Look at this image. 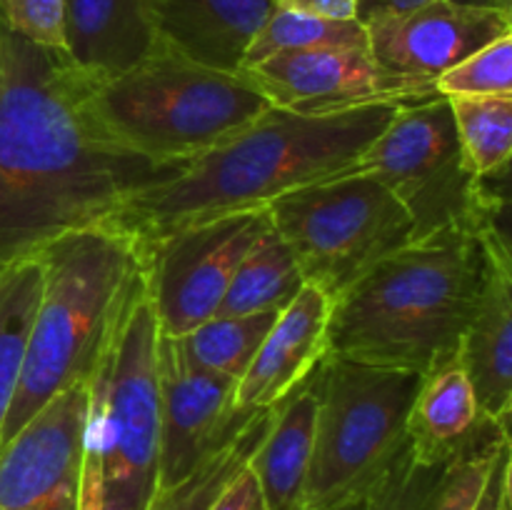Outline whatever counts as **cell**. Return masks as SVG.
I'll list each match as a JSON object with an SVG mask.
<instances>
[{"label":"cell","instance_id":"1","mask_svg":"<svg viewBox=\"0 0 512 510\" xmlns=\"http://www.w3.org/2000/svg\"><path fill=\"white\" fill-rule=\"evenodd\" d=\"M168 173L95 133L68 55L0 25V265L108 223L133 190Z\"/></svg>","mask_w":512,"mask_h":510},{"label":"cell","instance_id":"2","mask_svg":"<svg viewBox=\"0 0 512 510\" xmlns=\"http://www.w3.org/2000/svg\"><path fill=\"white\" fill-rule=\"evenodd\" d=\"M395 113L398 105L335 115L270 108L183 168L140 185L108 223L143 248L193 225L265 210L293 190L360 170Z\"/></svg>","mask_w":512,"mask_h":510},{"label":"cell","instance_id":"3","mask_svg":"<svg viewBox=\"0 0 512 510\" xmlns=\"http://www.w3.org/2000/svg\"><path fill=\"white\" fill-rule=\"evenodd\" d=\"M485 270L488 253L470 230L410 240L330 303L328 355L428 375L458 353Z\"/></svg>","mask_w":512,"mask_h":510},{"label":"cell","instance_id":"4","mask_svg":"<svg viewBox=\"0 0 512 510\" xmlns=\"http://www.w3.org/2000/svg\"><path fill=\"white\" fill-rule=\"evenodd\" d=\"M35 260L43 285L0 445L55 395L88 383L115 315L140 273L138 248L110 223L63 235Z\"/></svg>","mask_w":512,"mask_h":510},{"label":"cell","instance_id":"5","mask_svg":"<svg viewBox=\"0 0 512 510\" xmlns=\"http://www.w3.org/2000/svg\"><path fill=\"white\" fill-rule=\"evenodd\" d=\"M78 100L105 143L173 170L273 108L240 73L205 68L165 48L118 75L78 70Z\"/></svg>","mask_w":512,"mask_h":510},{"label":"cell","instance_id":"6","mask_svg":"<svg viewBox=\"0 0 512 510\" xmlns=\"http://www.w3.org/2000/svg\"><path fill=\"white\" fill-rule=\"evenodd\" d=\"M158 335L138 273L88 380L80 510H145L158 493Z\"/></svg>","mask_w":512,"mask_h":510},{"label":"cell","instance_id":"7","mask_svg":"<svg viewBox=\"0 0 512 510\" xmlns=\"http://www.w3.org/2000/svg\"><path fill=\"white\" fill-rule=\"evenodd\" d=\"M423 375L328 358L318 368V418L303 510L365 495L408 448V413Z\"/></svg>","mask_w":512,"mask_h":510},{"label":"cell","instance_id":"8","mask_svg":"<svg viewBox=\"0 0 512 510\" xmlns=\"http://www.w3.org/2000/svg\"><path fill=\"white\" fill-rule=\"evenodd\" d=\"M308 285L333 303L380 260L415 240L400 200L365 170L335 175L265 208Z\"/></svg>","mask_w":512,"mask_h":510},{"label":"cell","instance_id":"9","mask_svg":"<svg viewBox=\"0 0 512 510\" xmlns=\"http://www.w3.org/2000/svg\"><path fill=\"white\" fill-rule=\"evenodd\" d=\"M360 170L400 200L413 218L415 238L445 228L473 233L478 178L465 165L448 98L398 108L365 150Z\"/></svg>","mask_w":512,"mask_h":510},{"label":"cell","instance_id":"10","mask_svg":"<svg viewBox=\"0 0 512 510\" xmlns=\"http://www.w3.org/2000/svg\"><path fill=\"white\" fill-rule=\"evenodd\" d=\"M268 223L265 210L238 213L138 248L160 335L183 338L218 313L235 268Z\"/></svg>","mask_w":512,"mask_h":510},{"label":"cell","instance_id":"11","mask_svg":"<svg viewBox=\"0 0 512 510\" xmlns=\"http://www.w3.org/2000/svg\"><path fill=\"white\" fill-rule=\"evenodd\" d=\"M238 73L273 108L295 115H335L370 105L405 108L440 98L435 80L390 73L370 48L288 50Z\"/></svg>","mask_w":512,"mask_h":510},{"label":"cell","instance_id":"12","mask_svg":"<svg viewBox=\"0 0 512 510\" xmlns=\"http://www.w3.org/2000/svg\"><path fill=\"white\" fill-rule=\"evenodd\" d=\"M238 380L198 368L178 338L158 335V490L188 478L205 458L238 438L258 410L235 405Z\"/></svg>","mask_w":512,"mask_h":510},{"label":"cell","instance_id":"13","mask_svg":"<svg viewBox=\"0 0 512 510\" xmlns=\"http://www.w3.org/2000/svg\"><path fill=\"white\" fill-rule=\"evenodd\" d=\"M88 383L55 395L0 445V510H80Z\"/></svg>","mask_w":512,"mask_h":510},{"label":"cell","instance_id":"14","mask_svg":"<svg viewBox=\"0 0 512 510\" xmlns=\"http://www.w3.org/2000/svg\"><path fill=\"white\" fill-rule=\"evenodd\" d=\"M365 33L370 53L385 70L435 80L475 50L512 35V15L433 0L415 13L373 20Z\"/></svg>","mask_w":512,"mask_h":510},{"label":"cell","instance_id":"15","mask_svg":"<svg viewBox=\"0 0 512 510\" xmlns=\"http://www.w3.org/2000/svg\"><path fill=\"white\" fill-rule=\"evenodd\" d=\"M328 320L330 298L305 283L288 308L280 310L253 363L238 380L235 405L273 408L303 385L328 358Z\"/></svg>","mask_w":512,"mask_h":510},{"label":"cell","instance_id":"16","mask_svg":"<svg viewBox=\"0 0 512 510\" xmlns=\"http://www.w3.org/2000/svg\"><path fill=\"white\" fill-rule=\"evenodd\" d=\"M275 0H158L155 48L190 63L238 73Z\"/></svg>","mask_w":512,"mask_h":510},{"label":"cell","instance_id":"17","mask_svg":"<svg viewBox=\"0 0 512 510\" xmlns=\"http://www.w3.org/2000/svg\"><path fill=\"white\" fill-rule=\"evenodd\" d=\"M488 253V250H485ZM460 368L468 375L480 410L510 428L512 410V265L488 255L478 308L458 345Z\"/></svg>","mask_w":512,"mask_h":510},{"label":"cell","instance_id":"18","mask_svg":"<svg viewBox=\"0 0 512 510\" xmlns=\"http://www.w3.org/2000/svg\"><path fill=\"white\" fill-rule=\"evenodd\" d=\"M158 0H65V55L88 75H118L155 50Z\"/></svg>","mask_w":512,"mask_h":510},{"label":"cell","instance_id":"19","mask_svg":"<svg viewBox=\"0 0 512 510\" xmlns=\"http://www.w3.org/2000/svg\"><path fill=\"white\" fill-rule=\"evenodd\" d=\"M495 425L500 423L480 410L473 385L458 358H450L423 375L418 395L410 405L405 428L410 458L428 468L448 465Z\"/></svg>","mask_w":512,"mask_h":510},{"label":"cell","instance_id":"20","mask_svg":"<svg viewBox=\"0 0 512 510\" xmlns=\"http://www.w3.org/2000/svg\"><path fill=\"white\" fill-rule=\"evenodd\" d=\"M315 418L318 370L288 398L273 405L268 433L248 460V470L253 473L268 510H303L305 480L315 443Z\"/></svg>","mask_w":512,"mask_h":510},{"label":"cell","instance_id":"21","mask_svg":"<svg viewBox=\"0 0 512 510\" xmlns=\"http://www.w3.org/2000/svg\"><path fill=\"white\" fill-rule=\"evenodd\" d=\"M305 280L293 253L273 225L258 235L235 268L215 315H253L288 308Z\"/></svg>","mask_w":512,"mask_h":510},{"label":"cell","instance_id":"22","mask_svg":"<svg viewBox=\"0 0 512 510\" xmlns=\"http://www.w3.org/2000/svg\"><path fill=\"white\" fill-rule=\"evenodd\" d=\"M43 270L35 258L0 265V430L23 373Z\"/></svg>","mask_w":512,"mask_h":510},{"label":"cell","instance_id":"23","mask_svg":"<svg viewBox=\"0 0 512 510\" xmlns=\"http://www.w3.org/2000/svg\"><path fill=\"white\" fill-rule=\"evenodd\" d=\"M275 318V310L253 315H213L178 338L180 350L198 368L240 380L253 363L268 330L273 328Z\"/></svg>","mask_w":512,"mask_h":510},{"label":"cell","instance_id":"24","mask_svg":"<svg viewBox=\"0 0 512 510\" xmlns=\"http://www.w3.org/2000/svg\"><path fill=\"white\" fill-rule=\"evenodd\" d=\"M273 420V408L258 410L248 428L230 440L225 448L205 458L188 478L175 483L173 488H163L153 495L145 510H210L215 500L220 498L230 480L248 465L250 455L260 445L263 435L268 433V425Z\"/></svg>","mask_w":512,"mask_h":510},{"label":"cell","instance_id":"25","mask_svg":"<svg viewBox=\"0 0 512 510\" xmlns=\"http://www.w3.org/2000/svg\"><path fill=\"white\" fill-rule=\"evenodd\" d=\"M455 130L465 165L475 178L495 173L510 165L512 153V98L498 95H453Z\"/></svg>","mask_w":512,"mask_h":510},{"label":"cell","instance_id":"26","mask_svg":"<svg viewBox=\"0 0 512 510\" xmlns=\"http://www.w3.org/2000/svg\"><path fill=\"white\" fill-rule=\"evenodd\" d=\"M330 45H335V48H370L365 25L358 20L320 18V15L275 5L273 13L268 15L263 28L250 43L243 68H250V65L260 63L270 55L288 53V50L330 48Z\"/></svg>","mask_w":512,"mask_h":510},{"label":"cell","instance_id":"27","mask_svg":"<svg viewBox=\"0 0 512 510\" xmlns=\"http://www.w3.org/2000/svg\"><path fill=\"white\" fill-rule=\"evenodd\" d=\"M510 443V428L495 425L440 470L438 480L415 510H473L495 455Z\"/></svg>","mask_w":512,"mask_h":510},{"label":"cell","instance_id":"28","mask_svg":"<svg viewBox=\"0 0 512 510\" xmlns=\"http://www.w3.org/2000/svg\"><path fill=\"white\" fill-rule=\"evenodd\" d=\"M440 98L453 95H498L512 98V35L475 50L458 65L435 78Z\"/></svg>","mask_w":512,"mask_h":510},{"label":"cell","instance_id":"29","mask_svg":"<svg viewBox=\"0 0 512 510\" xmlns=\"http://www.w3.org/2000/svg\"><path fill=\"white\" fill-rule=\"evenodd\" d=\"M0 25L28 43L65 53V0H0Z\"/></svg>","mask_w":512,"mask_h":510},{"label":"cell","instance_id":"30","mask_svg":"<svg viewBox=\"0 0 512 510\" xmlns=\"http://www.w3.org/2000/svg\"><path fill=\"white\" fill-rule=\"evenodd\" d=\"M443 468L445 465H440V468L418 465L410 458V450L405 448L403 455L393 463V468L370 490L368 510H415L420 500L428 495V490L433 488Z\"/></svg>","mask_w":512,"mask_h":510},{"label":"cell","instance_id":"31","mask_svg":"<svg viewBox=\"0 0 512 510\" xmlns=\"http://www.w3.org/2000/svg\"><path fill=\"white\" fill-rule=\"evenodd\" d=\"M210 510H268L248 465L230 480L228 488L220 493V498L215 500Z\"/></svg>","mask_w":512,"mask_h":510},{"label":"cell","instance_id":"32","mask_svg":"<svg viewBox=\"0 0 512 510\" xmlns=\"http://www.w3.org/2000/svg\"><path fill=\"white\" fill-rule=\"evenodd\" d=\"M510 460V443H505L495 455L493 465H490V473L485 478V485L473 510H500V503H503L505 493L510 490Z\"/></svg>","mask_w":512,"mask_h":510},{"label":"cell","instance_id":"33","mask_svg":"<svg viewBox=\"0 0 512 510\" xmlns=\"http://www.w3.org/2000/svg\"><path fill=\"white\" fill-rule=\"evenodd\" d=\"M433 0H355V20L363 25L383 18H398V15L415 13Z\"/></svg>","mask_w":512,"mask_h":510},{"label":"cell","instance_id":"34","mask_svg":"<svg viewBox=\"0 0 512 510\" xmlns=\"http://www.w3.org/2000/svg\"><path fill=\"white\" fill-rule=\"evenodd\" d=\"M275 5L333 20H355V0H275Z\"/></svg>","mask_w":512,"mask_h":510},{"label":"cell","instance_id":"35","mask_svg":"<svg viewBox=\"0 0 512 510\" xmlns=\"http://www.w3.org/2000/svg\"><path fill=\"white\" fill-rule=\"evenodd\" d=\"M455 5H465V8H480V10H495V13L512 15V0H450Z\"/></svg>","mask_w":512,"mask_h":510},{"label":"cell","instance_id":"36","mask_svg":"<svg viewBox=\"0 0 512 510\" xmlns=\"http://www.w3.org/2000/svg\"><path fill=\"white\" fill-rule=\"evenodd\" d=\"M368 508H370V493L355 495V498L343 500V503L333 505V508H325V510H368Z\"/></svg>","mask_w":512,"mask_h":510},{"label":"cell","instance_id":"37","mask_svg":"<svg viewBox=\"0 0 512 510\" xmlns=\"http://www.w3.org/2000/svg\"><path fill=\"white\" fill-rule=\"evenodd\" d=\"M500 510H512V503H510V490H508V493H505L503 503H500Z\"/></svg>","mask_w":512,"mask_h":510}]
</instances>
